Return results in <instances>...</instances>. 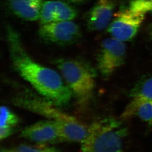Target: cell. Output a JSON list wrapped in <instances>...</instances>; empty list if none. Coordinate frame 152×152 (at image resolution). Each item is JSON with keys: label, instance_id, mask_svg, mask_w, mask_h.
Wrapping results in <instances>:
<instances>
[{"label": "cell", "instance_id": "obj_1", "mask_svg": "<svg viewBox=\"0 0 152 152\" xmlns=\"http://www.w3.org/2000/svg\"><path fill=\"white\" fill-rule=\"evenodd\" d=\"M6 37L14 67L47 100L56 105L66 104L72 94L61 75L33 60L23 47L20 34L10 25L6 27Z\"/></svg>", "mask_w": 152, "mask_h": 152}, {"label": "cell", "instance_id": "obj_2", "mask_svg": "<svg viewBox=\"0 0 152 152\" xmlns=\"http://www.w3.org/2000/svg\"><path fill=\"white\" fill-rule=\"evenodd\" d=\"M128 129L121 121L106 118L89 126L88 134L82 142V152H124V140Z\"/></svg>", "mask_w": 152, "mask_h": 152}, {"label": "cell", "instance_id": "obj_3", "mask_svg": "<svg viewBox=\"0 0 152 152\" xmlns=\"http://www.w3.org/2000/svg\"><path fill=\"white\" fill-rule=\"evenodd\" d=\"M56 64L78 105L86 106L95 86L94 75L91 68L84 62L74 59H60Z\"/></svg>", "mask_w": 152, "mask_h": 152}, {"label": "cell", "instance_id": "obj_4", "mask_svg": "<svg viewBox=\"0 0 152 152\" xmlns=\"http://www.w3.org/2000/svg\"><path fill=\"white\" fill-rule=\"evenodd\" d=\"M114 16L108 32L115 39L123 42L132 40L135 37L143 22L145 14L124 9Z\"/></svg>", "mask_w": 152, "mask_h": 152}, {"label": "cell", "instance_id": "obj_5", "mask_svg": "<svg viewBox=\"0 0 152 152\" xmlns=\"http://www.w3.org/2000/svg\"><path fill=\"white\" fill-rule=\"evenodd\" d=\"M38 35L48 42L65 46L78 41L81 37V32L77 23L73 21H67L41 25Z\"/></svg>", "mask_w": 152, "mask_h": 152}, {"label": "cell", "instance_id": "obj_6", "mask_svg": "<svg viewBox=\"0 0 152 152\" xmlns=\"http://www.w3.org/2000/svg\"><path fill=\"white\" fill-rule=\"evenodd\" d=\"M126 46L114 38L104 40L101 44L98 56V67L103 77L107 78L124 64Z\"/></svg>", "mask_w": 152, "mask_h": 152}, {"label": "cell", "instance_id": "obj_7", "mask_svg": "<svg viewBox=\"0 0 152 152\" xmlns=\"http://www.w3.org/2000/svg\"><path fill=\"white\" fill-rule=\"evenodd\" d=\"M77 14L75 8L64 1H47L42 7L39 21L41 25L72 21L77 17Z\"/></svg>", "mask_w": 152, "mask_h": 152}, {"label": "cell", "instance_id": "obj_8", "mask_svg": "<svg viewBox=\"0 0 152 152\" xmlns=\"http://www.w3.org/2000/svg\"><path fill=\"white\" fill-rule=\"evenodd\" d=\"M21 135L39 145L61 142L56 125L54 121L49 119L27 127L22 131Z\"/></svg>", "mask_w": 152, "mask_h": 152}, {"label": "cell", "instance_id": "obj_9", "mask_svg": "<svg viewBox=\"0 0 152 152\" xmlns=\"http://www.w3.org/2000/svg\"><path fill=\"white\" fill-rule=\"evenodd\" d=\"M15 103L21 107L43 116L56 123L59 122L71 116L56 107L55 104L36 98H18Z\"/></svg>", "mask_w": 152, "mask_h": 152}, {"label": "cell", "instance_id": "obj_10", "mask_svg": "<svg viewBox=\"0 0 152 152\" xmlns=\"http://www.w3.org/2000/svg\"><path fill=\"white\" fill-rule=\"evenodd\" d=\"M115 7L111 0H99L87 14L88 29L95 31L105 28L110 24Z\"/></svg>", "mask_w": 152, "mask_h": 152}, {"label": "cell", "instance_id": "obj_11", "mask_svg": "<svg viewBox=\"0 0 152 152\" xmlns=\"http://www.w3.org/2000/svg\"><path fill=\"white\" fill-rule=\"evenodd\" d=\"M11 12L27 21L39 20L44 0H6Z\"/></svg>", "mask_w": 152, "mask_h": 152}, {"label": "cell", "instance_id": "obj_12", "mask_svg": "<svg viewBox=\"0 0 152 152\" xmlns=\"http://www.w3.org/2000/svg\"><path fill=\"white\" fill-rule=\"evenodd\" d=\"M55 124L61 142L82 143L88 134L89 127L74 117L62 123Z\"/></svg>", "mask_w": 152, "mask_h": 152}, {"label": "cell", "instance_id": "obj_13", "mask_svg": "<svg viewBox=\"0 0 152 152\" xmlns=\"http://www.w3.org/2000/svg\"><path fill=\"white\" fill-rule=\"evenodd\" d=\"M152 100V77H151L144 82L138 91L133 95L122 113L121 118L124 120L130 118L136 115L141 106Z\"/></svg>", "mask_w": 152, "mask_h": 152}, {"label": "cell", "instance_id": "obj_14", "mask_svg": "<svg viewBox=\"0 0 152 152\" xmlns=\"http://www.w3.org/2000/svg\"><path fill=\"white\" fill-rule=\"evenodd\" d=\"M19 122L18 117L13 112L5 106L1 107L0 126H8L13 127Z\"/></svg>", "mask_w": 152, "mask_h": 152}, {"label": "cell", "instance_id": "obj_15", "mask_svg": "<svg viewBox=\"0 0 152 152\" xmlns=\"http://www.w3.org/2000/svg\"><path fill=\"white\" fill-rule=\"evenodd\" d=\"M11 152H58L56 149L45 147L44 145L32 146L31 145H20Z\"/></svg>", "mask_w": 152, "mask_h": 152}, {"label": "cell", "instance_id": "obj_16", "mask_svg": "<svg viewBox=\"0 0 152 152\" xmlns=\"http://www.w3.org/2000/svg\"><path fill=\"white\" fill-rule=\"evenodd\" d=\"M136 115L143 121L152 126V100L141 106Z\"/></svg>", "mask_w": 152, "mask_h": 152}, {"label": "cell", "instance_id": "obj_17", "mask_svg": "<svg viewBox=\"0 0 152 152\" xmlns=\"http://www.w3.org/2000/svg\"><path fill=\"white\" fill-rule=\"evenodd\" d=\"M13 127L8 126H1L0 127V139L3 140L7 138L13 132Z\"/></svg>", "mask_w": 152, "mask_h": 152}, {"label": "cell", "instance_id": "obj_18", "mask_svg": "<svg viewBox=\"0 0 152 152\" xmlns=\"http://www.w3.org/2000/svg\"><path fill=\"white\" fill-rule=\"evenodd\" d=\"M68 4H79L84 2L87 0H61Z\"/></svg>", "mask_w": 152, "mask_h": 152}, {"label": "cell", "instance_id": "obj_19", "mask_svg": "<svg viewBox=\"0 0 152 152\" xmlns=\"http://www.w3.org/2000/svg\"><path fill=\"white\" fill-rule=\"evenodd\" d=\"M148 31L149 35L150 36V37L151 39L152 40V23L148 27Z\"/></svg>", "mask_w": 152, "mask_h": 152}, {"label": "cell", "instance_id": "obj_20", "mask_svg": "<svg viewBox=\"0 0 152 152\" xmlns=\"http://www.w3.org/2000/svg\"><path fill=\"white\" fill-rule=\"evenodd\" d=\"M151 12L152 13V9H151Z\"/></svg>", "mask_w": 152, "mask_h": 152}, {"label": "cell", "instance_id": "obj_21", "mask_svg": "<svg viewBox=\"0 0 152 152\" xmlns=\"http://www.w3.org/2000/svg\"><path fill=\"white\" fill-rule=\"evenodd\" d=\"M1 152H7L5 151H1Z\"/></svg>", "mask_w": 152, "mask_h": 152}]
</instances>
